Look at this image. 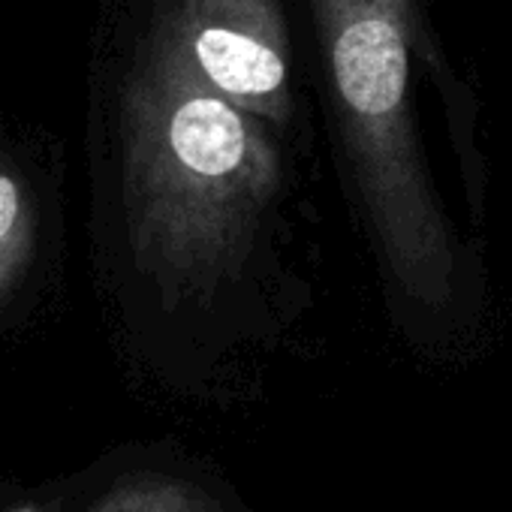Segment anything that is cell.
I'll return each mask as SVG.
<instances>
[{"instance_id": "cell-2", "label": "cell", "mask_w": 512, "mask_h": 512, "mask_svg": "<svg viewBox=\"0 0 512 512\" xmlns=\"http://www.w3.org/2000/svg\"><path fill=\"white\" fill-rule=\"evenodd\" d=\"M353 175L401 293L431 311L455 296L458 260L425 175L410 100V0H311Z\"/></svg>"}, {"instance_id": "cell-6", "label": "cell", "mask_w": 512, "mask_h": 512, "mask_svg": "<svg viewBox=\"0 0 512 512\" xmlns=\"http://www.w3.org/2000/svg\"><path fill=\"white\" fill-rule=\"evenodd\" d=\"M10 512H46L43 506H34V503H28V506H16V509H10Z\"/></svg>"}, {"instance_id": "cell-1", "label": "cell", "mask_w": 512, "mask_h": 512, "mask_svg": "<svg viewBox=\"0 0 512 512\" xmlns=\"http://www.w3.org/2000/svg\"><path fill=\"white\" fill-rule=\"evenodd\" d=\"M263 124L154 28L124 88V205L136 263L169 305L211 296L241 269L281 187Z\"/></svg>"}, {"instance_id": "cell-5", "label": "cell", "mask_w": 512, "mask_h": 512, "mask_svg": "<svg viewBox=\"0 0 512 512\" xmlns=\"http://www.w3.org/2000/svg\"><path fill=\"white\" fill-rule=\"evenodd\" d=\"M91 512H226V509L217 497H211L196 482L148 473L115 485Z\"/></svg>"}, {"instance_id": "cell-4", "label": "cell", "mask_w": 512, "mask_h": 512, "mask_svg": "<svg viewBox=\"0 0 512 512\" xmlns=\"http://www.w3.org/2000/svg\"><path fill=\"white\" fill-rule=\"evenodd\" d=\"M37 250V217L28 187L10 169H0V302L25 281Z\"/></svg>"}, {"instance_id": "cell-3", "label": "cell", "mask_w": 512, "mask_h": 512, "mask_svg": "<svg viewBox=\"0 0 512 512\" xmlns=\"http://www.w3.org/2000/svg\"><path fill=\"white\" fill-rule=\"evenodd\" d=\"M157 31L226 100L266 124L290 121V43L281 0H172Z\"/></svg>"}]
</instances>
